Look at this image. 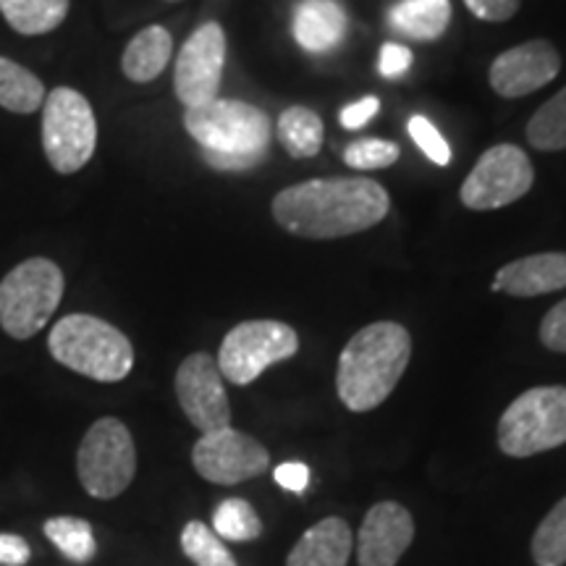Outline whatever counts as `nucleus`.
<instances>
[{
    "instance_id": "1",
    "label": "nucleus",
    "mask_w": 566,
    "mask_h": 566,
    "mask_svg": "<svg viewBox=\"0 0 566 566\" xmlns=\"http://www.w3.org/2000/svg\"><path fill=\"white\" fill-rule=\"evenodd\" d=\"M391 210V197L363 176L310 179L273 197L271 212L283 231L300 239H344L378 226Z\"/></svg>"
},
{
    "instance_id": "2",
    "label": "nucleus",
    "mask_w": 566,
    "mask_h": 566,
    "mask_svg": "<svg viewBox=\"0 0 566 566\" xmlns=\"http://www.w3.org/2000/svg\"><path fill=\"white\" fill-rule=\"evenodd\" d=\"M409 359L412 336L394 321L359 328L344 346L336 370V394L349 412H373L399 386Z\"/></svg>"
},
{
    "instance_id": "3",
    "label": "nucleus",
    "mask_w": 566,
    "mask_h": 566,
    "mask_svg": "<svg viewBox=\"0 0 566 566\" xmlns=\"http://www.w3.org/2000/svg\"><path fill=\"white\" fill-rule=\"evenodd\" d=\"M184 129L216 171H250L260 166L273 137L271 116L263 108L221 97L184 113Z\"/></svg>"
},
{
    "instance_id": "4",
    "label": "nucleus",
    "mask_w": 566,
    "mask_h": 566,
    "mask_svg": "<svg viewBox=\"0 0 566 566\" xmlns=\"http://www.w3.org/2000/svg\"><path fill=\"white\" fill-rule=\"evenodd\" d=\"M48 349L55 363L97 384H118L134 367V346L126 334L87 313L61 317L48 336Z\"/></svg>"
},
{
    "instance_id": "5",
    "label": "nucleus",
    "mask_w": 566,
    "mask_h": 566,
    "mask_svg": "<svg viewBox=\"0 0 566 566\" xmlns=\"http://www.w3.org/2000/svg\"><path fill=\"white\" fill-rule=\"evenodd\" d=\"M66 292L63 271L48 258H30L0 281V328L17 342L38 336Z\"/></svg>"
},
{
    "instance_id": "6",
    "label": "nucleus",
    "mask_w": 566,
    "mask_h": 566,
    "mask_svg": "<svg viewBox=\"0 0 566 566\" xmlns=\"http://www.w3.org/2000/svg\"><path fill=\"white\" fill-rule=\"evenodd\" d=\"M499 449L527 459L566 443V386H535L520 394L499 420Z\"/></svg>"
},
{
    "instance_id": "7",
    "label": "nucleus",
    "mask_w": 566,
    "mask_h": 566,
    "mask_svg": "<svg viewBox=\"0 0 566 566\" xmlns=\"http://www.w3.org/2000/svg\"><path fill=\"white\" fill-rule=\"evenodd\" d=\"M42 150L55 174H76L97 147V118L87 97L71 87H55L42 103Z\"/></svg>"
},
{
    "instance_id": "8",
    "label": "nucleus",
    "mask_w": 566,
    "mask_h": 566,
    "mask_svg": "<svg viewBox=\"0 0 566 566\" xmlns=\"http://www.w3.org/2000/svg\"><path fill=\"white\" fill-rule=\"evenodd\" d=\"M76 475L92 499L122 495L137 475V449L129 428L116 417H101L84 433L76 451Z\"/></svg>"
},
{
    "instance_id": "9",
    "label": "nucleus",
    "mask_w": 566,
    "mask_h": 566,
    "mask_svg": "<svg viewBox=\"0 0 566 566\" xmlns=\"http://www.w3.org/2000/svg\"><path fill=\"white\" fill-rule=\"evenodd\" d=\"M300 352V336L281 321H247L233 325L218 349V370L233 386H250L271 365L292 359Z\"/></svg>"
},
{
    "instance_id": "10",
    "label": "nucleus",
    "mask_w": 566,
    "mask_h": 566,
    "mask_svg": "<svg viewBox=\"0 0 566 566\" xmlns=\"http://www.w3.org/2000/svg\"><path fill=\"white\" fill-rule=\"evenodd\" d=\"M535 171L527 153L516 145H495L480 155L462 184V205L470 210H499L533 189Z\"/></svg>"
},
{
    "instance_id": "11",
    "label": "nucleus",
    "mask_w": 566,
    "mask_h": 566,
    "mask_svg": "<svg viewBox=\"0 0 566 566\" xmlns=\"http://www.w3.org/2000/svg\"><path fill=\"white\" fill-rule=\"evenodd\" d=\"M226 66V32L218 21H205L189 34L174 69V90L184 108H200L218 97Z\"/></svg>"
},
{
    "instance_id": "12",
    "label": "nucleus",
    "mask_w": 566,
    "mask_h": 566,
    "mask_svg": "<svg viewBox=\"0 0 566 566\" xmlns=\"http://www.w3.org/2000/svg\"><path fill=\"white\" fill-rule=\"evenodd\" d=\"M197 475L216 485H239L265 475L271 470V454L258 438L237 428H221L202 433L192 449Z\"/></svg>"
},
{
    "instance_id": "13",
    "label": "nucleus",
    "mask_w": 566,
    "mask_h": 566,
    "mask_svg": "<svg viewBox=\"0 0 566 566\" xmlns=\"http://www.w3.org/2000/svg\"><path fill=\"white\" fill-rule=\"evenodd\" d=\"M176 399L181 412L200 433L231 428V405L226 396L223 375L216 357L208 352H195L176 370Z\"/></svg>"
},
{
    "instance_id": "14",
    "label": "nucleus",
    "mask_w": 566,
    "mask_h": 566,
    "mask_svg": "<svg viewBox=\"0 0 566 566\" xmlns=\"http://www.w3.org/2000/svg\"><path fill=\"white\" fill-rule=\"evenodd\" d=\"M558 71H562V55L556 48L548 40H527L509 48L491 63L488 82L495 95L516 101L546 87L556 80Z\"/></svg>"
},
{
    "instance_id": "15",
    "label": "nucleus",
    "mask_w": 566,
    "mask_h": 566,
    "mask_svg": "<svg viewBox=\"0 0 566 566\" xmlns=\"http://www.w3.org/2000/svg\"><path fill=\"white\" fill-rule=\"evenodd\" d=\"M415 541V520L396 501H380L365 514L357 537L359 566H396Z\"/></svg>"
},
{
    "instance_id": "16",
    "label": "nucleus",
    "mask_w": 566,
    "mask_h": 566,
    "mask_svg": "<svg viewBox=\"0 0 566 566\" xmlns=\"http://www.w3.org/2000/svg\"><path fill=\"white\" fill-rule=\"evenodd\" d=\"M493 292L509 296H543L566 289V252H541L520 258L495 273Z\"/></svg>"
},
{
    "instance_id": "17",
    "label": "nucleus",
    "mask_w": 566,
    "mask_h": 566,
    "mask_svg": "<svg viewBox=\"0 0 566 566\" xmlns=\"http://www.w3.org/2000/svg\"><path fill=\"white\" fill-rule=\"evenodd\" d=\"M352 551V527L342 516H325L294 543L286 556V566H346Z\"/></svg>"
},
{
    "instance_id": "18",
    "label": "nucleus",
    "mask_w": 566,
    "mask_h": 566,
    "mask_svg": "<svg viewBox=\"0 0 566 566\" xmlns=\"http://www.w3.org/2000/svg\"><path fill=\"white\" fill-rule=\"evenodd\" d=\"M346 34V13L336 0H302L294 11V40L307 53H331Z\"/></svg>"
},
{
    "instance_id": "19",
    "label": "nucleus",
    "mask_w": 566,
    "mask_h": 566,
    "mask_svg": "<svg viewBox=\"0 0 566 566\" xmlns=\"http://www.w3.org/2000/svg\"><path fill=\"white\" fill-rule=\"evenodd\" d=\"M174 55V38L166 27L153 24L134 34L122 55L124 76L134 84L155 82L168 69Z\"/></svg>"
},
{
    "instance_id": "20",
    "label": "nucleus",
    "mask_w": 566,
    "mask_h": 566,
    "mask_svg": "<svg viewBox=\"0 0 566 566\" xmlns=\"http://www.w3.org/2000/svg\"><path fill=\"white\" fill-rule=\"evenodd\" d=\"M451 24V0H399L388 27L412 40H438Z\"/></svg>"
},
{
    "instance_id": "21",
    "label": "nucleus",
    "mask_w": 566,
    "mask_h": 566,
    "mask_svg": "<svg viewBox=\"0 0 566 566\" xmlns=\"http://www.w3.org/2000/svg\"><path fill=\"white\" fill-rule=\"evenodd\" d=\"M71 0H0V13L13 32L24 38L48 34L66 21Z\"/></svg>"
},
{
    "instance_id": "22",
    "label": "nucleus",
    "mask_w": 566,
    "mask_h": 566,
    "mask_svg": "<svg viewBox=\"0 0 566 566\" xmlns=\"http://www.w3.org/2000/svg\"><path fill=\"white\" fill-rule=\"evenodd\" d=\"M45 84L34 71L0 55V108L30 116L45 103Z\"/></svg>"
},
{
    "instance_id": "23",
    "label": "nucleus",
    "mask_w": 566,
    "mask_h": 566,
    "mask_svg": "<svg viewBox=\"0 0 566 566\" xmlns=\"http://www.w3.org/2000/svg\"><path fill=\"white\" fill-rule=\"evenodd\" d=\"M323 122L315 111L292 105L279 116V142L292 158H315L323 147Z\"/></svg>"
},
{
    "instance_id": "24",
    "label": "nucleus",
    "mask_w": 566,
    "mask_h": 566,
    "mask_svg": "<svg viewBox=\"0 0 566 566\" xmlns=\"http://www.w3.org/2000/svg\"><path fill=\"white\" fill-rule=\"evenodd\" d=\"M45 537L74 564H90L97 556L95 530L82 516H51L45 522Z\"/></svg>"
},
{
    "instance_id": "25",
    "label": "nucleus",
    "mask_w": 566,
    "mask_h": 566,
    "mask_svg": "<svg viewBox=\"0 0 566 566\" xmlns=\"http://www.w3.org/2000/svg\"><path fill=\"white\" fill-rule=\"evenodd\" d=\"M527 139L535 150H566V87L535 111L527 124Z\"/></svg>"
},
{
    "instance_id": "26",
    "label": "nucleus",
    "mask_w": 566,
    "mask_h": 566,
    "mask_svg": "<svg viewBox=\"0 0 566 566\" xmlns=\"http://www.w3.org/2000/svg\"><path fill=\"white\" fill-rule=\"evenodd\" d=\"M212 533L221 541L252 543L263 535V522H260V514L254 512L250 501L226 499L212 512Z\"/></svg>"
},
{
    "instance_id": "27",
    "label": "nucleus",
    "mask_w": 566,
    "mask_h": 566,
    "mask_svg": "<svg viewBox=\"0 0 566 566\" xmlns=\"http://www.w3.org/2000/svg\"><path fill=\"white\" fill-rule=\"evenodd\" d=\"M530 554L535 566H564L566 564V495L537 525Z\"/></svg>"
},
{
    "instance_id": "28",
    "label": "nucleus",
    "mask_w": 566,
    "mask_h": 566,
    "mask_svg": "<svg viewBox=\"0 0 566 566\" xmlns=\"http://www.w3.org/2000/svg\"><path fill=\"white\" fill-rule=\"evenodd\" d=\"M181 551L195 566H239L229 546L200 520L187 522L181 530Z\"/></svg>"
},
{
    "instance_id": "29",
    "label": "nucleus",
    "mask_w": 566,
    "mask_h": 566,
    "mask_svg": "<svg viewBox=\"0 0 566 566\" xmlns=\"http://www.w3.org/2000/svg\"><path fill=\"white\" fill-rule=\"evenodd\" d=\"M399 145L388 139L367 137L357 139L352 145H346L344 150V163L354 171H378V168H388L399 160Z\"/></svg>"
},
{
    "instance_id": "30",
    "label": "nucleus",
    "mask_w": 566,
    "mask_h": 566,
    "mask_svg": "<svg viewBox=\"0 0 566 566\" xmlns=\"http://www.w3.org/2000/svg\"><path fill=\"white\" fill-rule=\"evenodd\" d=\"M409 137L415 139V145L428 155L436 166H449L451 163V147L449 142L443 139V134L436 129L433 122L424 116H412L409 118Z\"/></svg>"
},
{
    "instance_id": "31",
    "label": "nucleus",
    "mask_w": 566,
    "mask_h": 566,
    "mask_svg": "<svg viewBox=\"0 0 566 566\" xmlns=\"http://www.w3.org/2000/svg\"><path fill=\"white\" fill-rule=\"evenodd\" d=\"M541 342L546 349L566 354V300L551 307L541 323Z\"/></svg>"
},
{
    "instance_id": "32",
    "label": "nucleus",
    "mask_w": 566,
    "mask_h": 566,
    "mask_svg": "<svg viewBox=\"0 0 566 566\" xmlns=\"http://www.w3.org/2000/svg\"><path fill=\"white\" fill-rule=\"evenodd\" d=\"M464 6L470 13H475L480 21H493V24H501V21H509L520 11L522 0H464Z\"/></svg>"
},
{
    "instance_id": "33",
    "label": "nucleus",
    "mask_w": 566,
    "mask_h": 566,
    "mask_svg": "<svg viewBox=\"0 0 566 566\" xmlns=\"http://www.w3.org/2000/svg\"><path fill=\"white\" fill-rule=\"evenodd\" d=\"M409 66H412V51H409V48L399 45V42H386V45L380 48L378 69L380 74L388 76V80L401 76L405 71H409Z\"/></svg>"
},
{
    "instance_id": "34",
    "label": "nucleus",
    "mask_w": 566,
    "mask_h": 566,
    "mask_svg": "<svg viewBox=\"0 0 566 566\" xmlns=\"http://www.w3.org/2000/svg\"><path fill=\"white\" fill-rule=\"evenodd\" d=\"M380 111V101L375 95H367L363 101L349 103L346 108L338 113V122H342L344 129H363L365 124H370V118H375V113Z\"/></svg>"
},
{
    "instance_id": "35",
    "label": "nucleus",
    "mask_w": 566,
    "mask_h": 566,
    "mask_svg": "<svg viewBox=\"0 0 566 566\" xmlns=\"http://www.w3.org/2000/svg\"><path fill=\"white\" fill-rule=\"evenodd\" d=\"M273 478H275V483L283 488V491L304 493V491H307V485H310V467L302 464V462L279 464L273 470Z\"/></svg>"
},
{
    "instance_id": "36",
    "label": "nucleus",
    "mask_w": 566,
    "mask_h": 566,
    "mask_svg": "<svg viewBox=\"0 0 566 566\" xmlns=\"http://www.w3.org/2000/svg\"><path fill=\"white\" fill-rule=\"evenodd\" d=\"M30 558H32V548L24 537L13 533H0V564L24 566Z\"/></svg>"
}]
</instances>
